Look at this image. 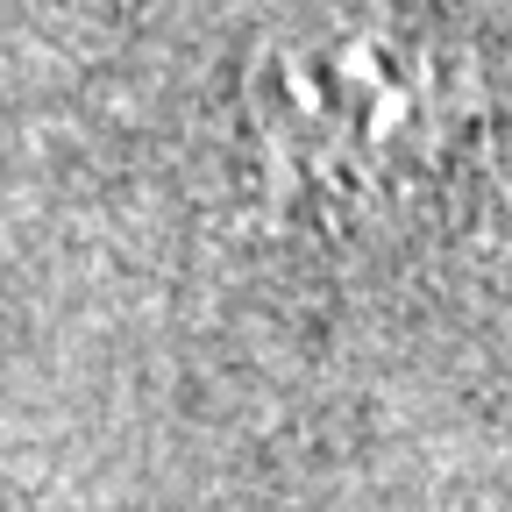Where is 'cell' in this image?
I'll use <instances>...</instances> for the list:
<instances>
[{
	"label": "cell",
	"instance_id": "1",
	"mask_svg": "<svg viewBox=\"0 0 512 512\" xmlns=\"http://www.w3.org/2000/svg\"><path fill=\"white\" fill-rule=\"evenodd\" d=\"M228 136L271 235L363 256L448 228L498 178L505 107L441 0H285L235 64Z\"/></svg>",
	"mask_w": 512,
	"mask_h": 512
}]
</instances>
